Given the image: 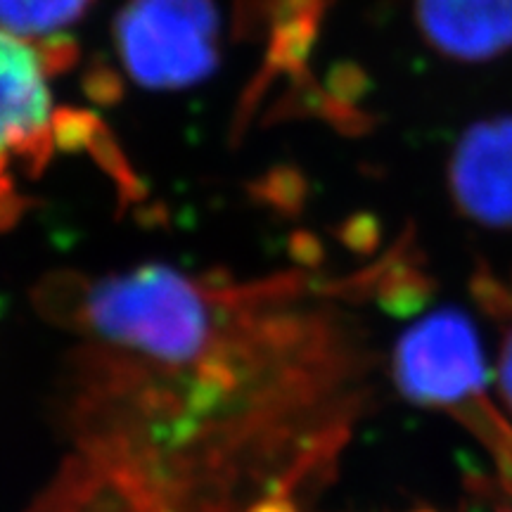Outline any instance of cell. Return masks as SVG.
<instances>
[{"label":"cell","mask_w":512,"mask_h":512,"mask_svg":"<svg viewBox=\"0 0 512 512\" xmlns=\"http://www.w3.org/2000/svg\"><path fill=\"white\" fill-rule=\"evenodd\" d=\"M456 207L489 228H512V117L479 121L458 140L448 166Z\"/></svg>","instance_id":"cell-5"},{"label":"cell","mask_w":512,"mask_h":512,"mask_svg":"<svg viewBox=\"0 0 512 512\" xmlns=\"http://www.w3.org/2000/svg\"><path fill=\"white\" fill-rule=\"evenodd\" d=\"M214 0H128L114 19V48L133 81L152 91L197 86L219 67Z\"/></svg>","instance_id":"cell-2"},{"label":"cell","mask_w":512,"mask_h":512,"mask_svg":"<svg viewBox=\"0 0 512 512\" xmlns=\"http://www.w3.org/2000/svg\"><path fill=\"white\" fill-rule=\"evenodd\" d=\"M74 323L36 512H256L328 453L335 339L287 280L140 266L81 285Z\"/></svg>","instance_id":"cell-1"},{"label":"cell","mask_w":512,"mask_h":512,"mask_svg":"<svg viewBox=\"0 0 512 512\" xmlns=\"http://www.w3.org/2000/svg\"><path fill=\"white\" fill-rule=\"evenodd\" d=\"M46 72L41 48L0 29V207L10 200L12 162L38 171L57 143Z\"/></svg>","instance_id":"cell-4"},{"label":"cell","mask_w":512,"mask_h":512,"mask_svg":"<svg viewBox=\"0 0 512 512\" xmlns=\"http://www.w3.org/2000/svg\"><path fill=\"white\" fill-rule=\"evenodd\" d=\"M430 285L418 273H401L392 283L384 285L382 306L394 316H411L425 304Z\"/></svg>","instance_id":"cell-8"},{"label":"cell","mask_w":512,"mask_h":512,"mask_svg":"<svg viewBox=\"0 0 512 512\" xmlns=\"http://www.w3.org/2000/svg\"><path fill=\"white\" fill-rule=\"evenodd\" d=\"M93 0H0V29L43 43L57 41V34L86 17Z\"/></svg>","instance_id":"cell-7"},{"label":"cell","mask_w":512,"mask_h":512,"mask_svg":"<svg viewBox=\"0 0 512 512\" xmlns=\"http://www.w3.org/2000/svg\"><path fill=\"white\" fill-rule=\"evenodd\" d=\"M399 392L420 406H460L486 387L482 344L472 320L441 309L399 339L394 356Z\"/></svg>","instance_id":"cell-3"},{"label":"cell","mask_w":512,"mask_h":512,"mask_svg":"<svg viewBox=\"0 0 512 512\" xmlns=\"http://www.w3.org/2000/svg\"><path fill=\"white\" fill-rule=\"evenodd\" d=\"M418 27L434 50L479 62L512 48V0H415Z\"/></svg>","instance_id":"cell-6"},{"label":"cell","mask_w":512,"mask_h":512,"mask_svg":"<svg viewBox=\"0 0 512 512\" xmlns=\"http://www.w3.org/2000/svg\"><path fill=\"white\" fill-rule=\"evenodd\" d=\"M498 387H501L503 399L512 411V332L508 335V339H505L501 361H498Z\"/></svg>","instance_id":"cell-9"},{"label":"cell","mask_w":512,"mask_h":512,"mask_svg":"<svg viewBox=\"0 0 512 512\" xmlns=\"http://www.w3.org/2000/svg\"><path fill=\"white\" fill-rule=\"evenodd\" d=\"M256 512H297V508H294L292 501H278V503L266 505V508H261Z\"/></svg>","instance_id":"cell-10"}]
</instances>
